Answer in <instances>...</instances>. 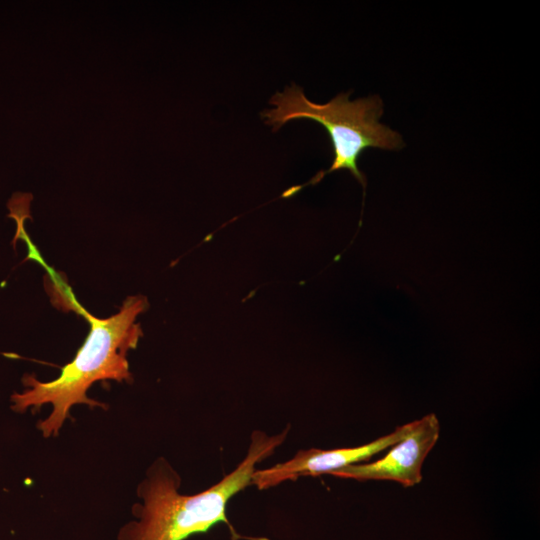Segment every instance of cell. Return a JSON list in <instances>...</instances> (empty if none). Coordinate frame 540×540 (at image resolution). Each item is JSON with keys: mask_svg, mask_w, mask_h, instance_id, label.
Wrapping results in <instances>:
<instances>
[{"mask_svg": "<svg viewBox=\"0 0 540 540\" xmlns=\"http://www.w3.org/2000/svg\"><path fill=\"white\" fill-rule=\"evenodd\" d=\"M288 432L289 427L273 436L253 431L239 465L215 485L193 495L179 493V474L165 458H158L138 486L141 502L132 508L134 519L120 528L117 540H185L218 523L227 525L232 540L245 539L227 519V503L251 484L256 465L274 453Z\"/></svg>", "mask_w": 540, "mask_h": 540, "instance_id": "1", "label": "cell"}, {"mask_svg": "<svg viewBox=\"0 0 540 540\" xmlns=\"http://www.w3.org/2000/svg\"><path fill=\"white\" fill-rule=\"evenodd\" d=\"M146 307L141 296H130L119 311L99 319L84 312L90 323L89 334L71 362L62 367L60 375L49 382H41L34 375H25L22 393L11 396L12 409L24 412L29 407L39 409L51 404L49 416L39 421L37 427L43 436H56L71 408L76 404L89 407L106 406L87 396L88 389L97 381L115 380L131 382L127 353L135 348L141 329L136 316Z\"/></svg>", "mask_w": 540, "mask_h": 540, "instance_id": "2", "label": "cell"}, {"mask_svg": "<svg viewBox=\"0 0 540 540\" xmlns=\"http://www.w3.org/2000/svg\"><path fill=\"white\" fill-rule=\"evenodd\" d=\"M349 95L340 93L326 104H316L292 83L272 96L269 102L274 108L261 113L273 132L295 119H310L326 128L333 146V162L309 184L318 183L331 172L348 169L365 190L366 180L357 165L362 152L369 148L399 150L403 146L401 135L379 122L383 102L378 96L350 101Z\"/></svg>", "mask_w": 540, "mask_h": 540, "instance_id": "3", "label": "cell"}, {"mask_svg": "<svg viewBox=\"0 0 540 540\" xmlns=\"http://www.w3.org/2000/svg\"><path fill=\"white\" fill-rule=\"evenodd\" d=\"M440 423L433 413L411 422L409 433L391 446L390 451L372 463H357L338 469L333 476L358 481H395L412 487L422 480V465L436 444Z\"/></svg>", "mask_w": 540, "mask_h": 540, "instance_id": "4", "label": "cell"}, {"mask_svg": "<svg viewBox=\"0 0 540 540\" xmlns=\"http://www.w3.org/2000/svg\"><path fill=\"white\" fill-rule=\"evenodd\" d=\"M411 423L397 427L392 433L370 443L331 450L317 448L299 450L291 459L265 469H256L251 484L265 490L300 476L330 474L348 465L369 460L375 454L401 441L410 431Z\"/></svg>", "mask_w": 540, "mask_h": 540, "instance_id": "5", "label": "cell"}]
</instances>
